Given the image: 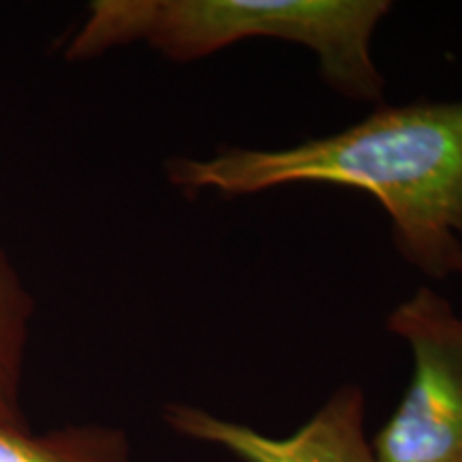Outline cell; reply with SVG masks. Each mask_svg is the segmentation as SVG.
Instances as JSON below:
<instances>
[{"label": "cell", "mask_w": 462, "mask_h": 462, "mask_svg": "<svg viewBox=\"0 0 462 462\" xmlns=\"http://www.w3.org/2000/svg\"><path fill=\"white\" fill-rule=\"evenodd\" d=\"M456 273H458V274H462V257H460V263H458V270H456Z\"/></svg>", "instance_id": "7"}, {"label": "cell", "mask_w": 462, "mask_h": 462, "mask_svg": "<svg viewBox=\"0 0 462 462\" xmlns=\"http://www.w3.org/2000/svg\"><path fill=\"white\" fill-rule=\"evenodd\" d=\"M409 345L413 373L402 401L373 439L377 462H462V317L420 287L388 317Z\"/></svg>", "instance_id": "3"}, {"label": "cell", "mask_w": 462, "mask_h": 462, "mask_svg": "<svg viewBox=\"0 0 462 462\" xmlns=\"http://www.w3.org/2000/svg\"><path fill=\"white\" fill-rule=\"evenodd\" d=\"M187 195L225 198L287 184H337L368 193L392 221L396 251L432 279L462 257V101L379 109L332 135L285 148H218L208 159L167 161Z\"/></svg>", "instance_id": "1"}, {"label": "cell", "mask_w": 462, "mask_h": 462, "mask_svg": "<svg viewBox=\"0 0 462 462\" xmlns=\"http://www.w3.org/2000/svg\"><path fill=\"white\" fill-rule=\"evenodd\" d=\"M390 9L385 0H95L65 56L88 60L146 42L173 62H190L245 39H279L315 51L340 95L379 103L385 84L371 42Z\"/></svg>", "instance_id": "2"}, {"label": "cell", "mask_w": 462, "mask_h": 462, "mask_svg": "<svg viewBox=\"0 0 462 462\" xmlns=\"http://www.w3.org/2000/svg\"><path fill=\"white\" fill-rule=\"evenodd\" d=\"M34 300L0 245V426L28 429L22 377Z\"/></svg>", "instance_id": "6"}, {"label": "cell", "mask_w": 462, "mask_h": 462, "mask_svg": "<svg viewBox=\"0 0 462 462\" xmlns=\"http://www.w3.org/2000/svg\"><path fill=\"white\" fill-rule=\"evenodd\" d=\"M163 420L173 432L210 443L242 462H377L364 430L366 396L362 388L340 385L313 418L287 437H270L195 404L170 402Z\"/></svg>", "instance_id": "4"}, {"label": "cell", "mask_w": 462, "mask_h": 462, "mask_svg": "<svg viewBox=\"0 0 462 462\" xmlns=\"http://www.w3.org/2000/svg\"><path fill=\"white\" fill-rule=\"evenodd\" d=\"M0 462H133V452L116 426L67 424L45 432L0 426Z\"/></svg>", "instance_id": "5"}]
</instances>
